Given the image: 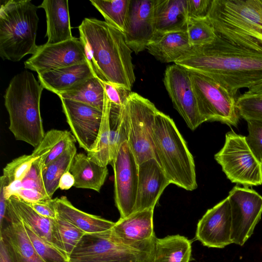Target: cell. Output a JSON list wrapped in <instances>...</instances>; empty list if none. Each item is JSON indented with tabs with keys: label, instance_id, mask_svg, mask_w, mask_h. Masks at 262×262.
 <instances>
[{
	"label": "cell",
	"instance_id": "obj_1",
	"mask_svg": "<svg viewBox=\"0 0 262 262\" xmlns=\"http://www.w3.org/2000/svg\"><path fill=\"white\" fill-rule=\"evenodd\" d=\"M174 63L210 78L235 96L241 89L262 83V52L244 48L217 35L208 44L192 48Z\"/></svg>",
	"mask_w": 262,
	"mask_h": 262
},
{
	"label": "cell",
	"instance_id": "obj_2",
	"mask_svg": "<svg viewBox=\"0 0 262 262\" xmlns=\"http://www.w3.org/2000/svg\"><path fill=\"white\" fill-rule=\"evenodd\" d=\"M78 30L97 76L103 82L131 90L136 80L133 51L123 33L105 21L91 18H85Z\"/></svg>",
	"mask_w": 262,
	"mask_h": 262
},
{
	"label": "cell",
	"instance_id": "obj_3",
	"mask_svg": "<svg viewBox=\"0 0 262 262\" xmlns=\"http://www.w3.org/2000/svg\"><path fill=\"white\" fill-rule=\"evenodd\" d=\"M207 18L217 36L262 52L261 0H212Z\"/></svg>",
	"mask_w": 262,
	"mask_h": 262
},
{
	"label": "cell",
	"instance_id": "obj_4",
	"mask_svg": "<svg viewBox=\"0 0 262 262\" xmlns=\"http://www.w3.org/2000/svg\"><path fill=\"white\" fill-rule=\"evenodd\" d=\"M43 88L27 70L15 75L6 89L5 105L9 114V129L15 139L36 148L45 137L40 111Z\"/></svg>",
	"mask_w": 262,
	"mask_h": 262
},
{
	"label": "cell",
	"instance_id": "obj_5",
	"mask_svg": "<svg viewBox=\"0 0 262 262\" xmlns=\"http://www.w3.org/2000/svg\"><path fill=\"white\" fill-rule=\"evenodd\" d=\"M152 144L154 158L170 183L186 190H195L198 184L193 158L173 120L159 110L153 126Z\"/></svg>",
	"mask_w": 262,
	"mask_h": 262
},
{
	"label": "cell",
	"instance_id": "obj_6",
	"mask_svg": "<svg viewBox=\"0 0 262 262\" xmlns=\"http://www.w3.org/2000/svg\"><path fill=\"white\" fill-rule=\"evenodd\" d=\"M38 8L30 0H9L1 5L0 55L3 60L18 61L35 53Z\"/></svg>",
	"mask_w": 262,
	"mask_h": 262
},
{
	"label": "cell",
	"instance_id": "obj_7",
	"mask_svg": "<svg viewBox=\"0 0 262 262\" xmlns=\"http://www.w3.org/2000/svg\"><path fill=\"white\" fill-rule=\"evenodd\" d=\"M122 108L127 125V142L139 165L154 158L152 133L159 110L150 100L132 92Z\"/></svg>",
	"mask_w": 262,
	"mask_h": 262
},
{
	"label": "cell",
	"instance_id": "obj_8",
	"mask_svg": "<svg viewBox=\"0 0 262 262\" xmlns=\"http://www.w3.org/2000/svg\"><path fill=\"white\" fill-rule=\"evenodd\" d=\"M214 159L232 183L247 187L262 184V163L249 148L245 136L233 130L228 132Z\"/></svg>",
	"mask_w": 262,
	"mask_h": 262
},
{
	"label": "cell",
	"instance_id": "obj_9",
	"mask_svg": "<svg viewBox=\"0 0 262 262\" xmlns=\"http://www.w3.org/2000/svg\"><path fill=\"white\" fill-rule=\"evenodd\" d=\"M188 71L204 121H219L237 127L239 115L236 107V96L210 78Z\"/></svg>",
	"mask_w": 262,
	"mask_h": 262
},
{
	"label": "cell",
	"instance_id": "obj_10",
	"mask_svg": "<svg viewBox=\"0 0 262 262\" xmlns=\"http://www.w3.org/2000/svg\"><path fill=\"white\" fill-rule=\"evenodd\" d=\"M153 254L116 241L110 230L85 233L71 254L69 260L79 262H152Z\"/></svg>",
	"mask_w": 262,
	"mask_h": 262
},
{
	"label": "cell",
	"instance_id": "obj_11",
	"mask_svg": "<svg viewBox=\"0 0 262 262\" xmlns=\"http://www.w3.org/2000/svg\"><path fill=\"white\" fill-rule=\"evenodd\" d=\"M231 208L232 243L243 246L261 219L262 196L247 186L234 187L227 196Z\"/></svg>",
	"mask_w": 262,
	"mask_h": 262
},
{
	"label": "cell",
	"instance_id": "obj_12",
	"mask_svg": "<svg viewBox=\"0 0 262 262\" xmlns=\"http://www.w3.org/2000/svg\"><path fill=\"white\" fill-rule=\"evenodd\" d=\"M114 174V199L120 218L134 212L137 193L139 165L127 141L110 163Z\"/></svg>",
	"mask_w": 262,
	"mask_h": 262
},
{
	"label": "cell",
	"instance_id": "obj_13",
	"mask_svg": "<svg viewBox=\"0 0 262 262\" xmlns=\"http://www.w3.org/2000/svg\"><path fill=\"white\" fill-rule=\"evenodd\" d=\"M164 84L174 107L193 130L204 122L199 112L189 71L176 64L165 70Z\"/></svg>",
	"mask_w": 262,
	"mask_h": 262
},
{
	"label": "cell",
	"instance_id": "obj_14",
	"mask_svg": "<svg viewBox=\"0 0 262 262\" xmlns=\"http://www.w3.org/2000/svg\"><path fill=\"white\" fill-rule=\"evenodd\" d=\"M84 46L80 38L72 39L55 44L38 46L25 62L26 69L37 74L55 70L89 61Z\"/></svg>",
	"mask_w": 262,
	"mask_h": 262
},
{
	"label": "cell",
	"instance_id": "obj_15",
	"mask_svg": "<svg viewBox=\"0 0 262 262\" xmlns=\"http://www.w3.org/2000/svg\"><path fill=\"white\" fill-rule=\"evenodd\" d=\"M154 208L120 218L110 229L117 242L140 251L152 254L156 238L154 229Z\"/></svg>",
	"mask_w": 262,
	"mask_h": 262
},
{
	"label": "cell",
	"instance_id": "obj_16",
	"mask_svg": "<svg viewBox=\"0 0 262 262\" xmlns=\"http://www.w3.org/2000/svg\"><path fill=\"white\" fill-rule=\"evenodd\" d=\"M63 112L80 147L88 152L94 145L100 128L103 112L82 102L60 98Z\"/></svg>",
	"mask_w": 262,
	"mask_h": 262
},
{
	"label": "cell",
	"instance_id": "obj_17",
	"mask_svg": "<svg viewBox=\"0 0 262 262\" xmlns=\"http://www.w3.org/2000/svg\"><path fill=\"white\" fill-rule=\"evenodd\" d=\"M232 219L227 197L209 209L199 221L195 238L209 248H223L232 243Z\"/></svg>",
	"mask_w": 262,
	"mask_h": 262
},
{
	"label": "cell",
	"instance_id": "obj_18",
	"mask_svg": "<svg viewBox=\"0 0 262 262\" xmlns=\"http://www.w3.org/2000/svg\"><path fill=\"white\" fill-rule=\"evenodd\" d=\"M155 3V0H130L123 34L136 54L146 49L154 38Z\"/></svg>",
	"mask_w": 262,
	"mask_h": 262
},
{
	"label": "cell",
	"instance_id": "obj_19",
	"mask_svg": "<svg viewBox=\"0 0 262 262\" xmlns=\"http://www.w3.org/2000/svg\"><path fill=\"white\" fill-rule=\"evenodd\" d=\"M8 223L0 231L12 262H45L33 247L24 224L10 201L7 200Z\"/></svg>",
	"mask_w": 262,
	"mask_h": 262
},
{
	"label": "cell",
	"instance_id": "obj_20",
	"mask_svg": "<svg viewBox=\"0 0 262 262\" xmlns=\"http://www.w3.org/2000/svg\"><path fill=\"white\" fill-rule=\"evenodd\" d=\"M170 184L169 180L155 159H148L140 164L134 212L154 208L163 191Z\"/></svg>",
	"mask_w": 262,
	"mask_h": 262
},
{
	"label": "cell",
	"instance_id": "obj_21",
	"mask_svg": "<svg viewBox=\"0 0 262 262\" xmlns=\"http://www.w3.org/2000/svg\"><path fill=\"white\" fill-rule=\"evenodd\" d=\"M8 200L28 227L39 237L67 256L60 239L56 219L53 220L40 215L27 202L17 196L12 195Z\"/></svg>",
	"mask_w": 262,
	"mask_h": 262
},
{
	"label": "cell",
	"instance_id": "obj_22",
	"mask_svg": "<svg viewBox=\"0 0 262 262\" xmlns=\"http://www.w3.org/2000/svg\"><path fill=\"white\" fill-rule=\"evenodd\" d=\"M188 19L186 0H155L153 39L165 33L186 31Z\"/></svg>",
	"mask_w": 262,
	"mask_h": 262
},
{
	"label": "cell",
	"instance_id": "obj_23",
	"mask_svg": "<svg viewBox=\"0 0 262 262\" xmlns=\"http://www.w3.org/2000/svg\"><path fill=\"white\" fill-rule=\"evenodd\" d=\"M97 76L90 61L38 74L43 89L58 95L81 81Z\"/></svg>",
	"mask_w": 262,
	"mask_h": 262
},
{
	"label": "cell",
	"instance_id": "obj_24",
	"mask_svg": "<svg viewBox=\"0 0 262 262\" xmlns=\"http://www.w3.org/2000/svg\"><path fill=\"white\" fill-rule=\"evenodd\" d=\"M38 7L43 8L46 14L47 43H57L74 37L68 0H44Z\"/></svg>",
	"mask_w": 262,
	"mask_h": 262
},
{
	"label": "cell",
	"instance_id": "obj_25",
	"mask_svg": "<svg viewBox=\"0 0 262 262\" xmlns=\"http://www.w3.org/2000/svg\"><path fill=\"white\" fill-rule=\"evenodd\" d=\"M57 215L71 223L85 233H94L111 229L115 223L83 212L74 206L65 196L56 198Z\"/></svg>",
	"mask_w": 262,
	"mask_h": 262
},
{
	"label": "cell",
	"instance_id": "obj_26",
	"mask_svg": "<svg viewBox=\"0 0 262 262\" xmlns=\"http://www.w3.org/2000/svg\"><path fill=\"white\" fill-rule=\"evenodd\" d=\"M192 48L187 31L169 32L154 39L147 46L148 52L161 62H175Z\"/></svg>",
	"mask_w": 262,
	"mask_h": 262
},
{
	"label": "cell",
	"instance_id": "obj_27",
	"mask_svg": "<svg viewBox=\"0 0 262 262\" xmlns=\"http://www.w3.org/2000/svg\"><path fill=\"white\" fill-rule=\"evenodd\" d=\"M69 171L75 179L74 187L100 192L108 174L107 166H101L84 153L76 154Z\"/></svg>",
	"mask_w": 262,
	"mask_h": 262
},
{
	"label": "cell",
	"instance_id": "obj_28",
	"mask_svg": "<svg viewBox=\"0 0 262 262\" xmlns=\"http://www.w3.org/2000/svg\"><path fill=\"white\" fill-rule=\"evenodd\" d=\"M191 256V242L184 236L177 234L155 239L152 262H189Z\"/></svg>",
	"mask_w": 262,
	"mask_h": 262
},
{
	"label": "cell",
	"instance_id": "obj_29",
	"mask_svg": "<svg viewBox=\"0 0 262 262\" xmlns=\"http://www.w3.org/2000/svg\"><path fill=\"white\" fill-rule=\"evenodd\" d=\"M57 95L60 98L85 103L102 111L103 109L105 99L103 81L97 76L86 79Z\"/></svg>",
	"mask_w": 262,
	"mask_h": 262
},
{
	"label": "cell",
	"instance_id": "obj_30",
	"mask_svg": "<svg viewBox=\"0 0 262 262\" xmlns=\"http://www.w3.org/2000/svg\"><path fill=\"white\" fill-rule=\"evenodd\" d=\"M76 154L77 148L75 143H74L60 156L44 167L42 171L43 181L47 194L50 199H52L54 193L59 188V182L61 176L70 170Z\"/></svg>",
	"mask_w": 262,
	"mask_h": 262
},
{
	"label": "cell",
	"instance_id": "obj_31",
	"mask_svg": "<svg viewBox=\"0 0 262 262\" xmlns=\"http://www.w3.org/2000/svg\"><path fill=\"white\" fill-rule=\"evenodd\" d=\"M110 102L105 94L104 104L102 111L103 116L99 132L96 142L87 156L96 164L101 166L110 164Z\"/></svg>",
	"mask_w": 262,
	"mask_h": 262
},
{
	"label": "cell",
	"instance_id": "obj_32",
	"mask_svg": "<svg viewBox=\"0 0 262 262\" xmlns=\"http://www.w3.org/2000/svg\"><path fill=\"white\" fill-rule=\"evenodd\" d=\"M105 21L124 32L130 0H90Z\"/></svg>",
	"mask_w": 262,
	"mask_h": 262
},
{
	"label": "cell",
	"instance_id": "obj_33",
	"mask_svg": "<svg viewBox=\"0 0 262 262\" xmlns=\"http://www.w3.org/2000/svg\"><path fill=\"white\" fill-rule=\"evenodd\" d=\"M110 164L116 156L121 144L127 141V129L122 105L117 106L110 102Z\"/></svg>",
	"mask_w": 262,
	"mask_h": 262
},
{
	"label": "cell",
	"instance_id": "obj_34",
	"mask_svg": "<svg viewBox=\"0 0 262 262\" xmlns=\"http://www.w3.org/2000/svg\"><path fill=\"white\" fill-rule=\"evenodd\" d=\"M186 31L192 48L200 47L208 44L216 36L207 17L188 18Z\"/></svg>",
	"mask_w": 262,
	"mask_h": 262
},
{
	"label": "cell",
	"instance_id": "obj_35",
	"mask_svg": "<svg viewBox=\"0 0 262 262\" xmlns=\"http://www.w3.org/2000/svg\"><path fill=\"white\" fill-rule=\"evenodd\" d=\"M24 224L33 247L45 262H69V259L64 254L39 237L24 223Z\"/></svg>",
	"mask_w": 262,
	"mask_h": 262
},
{
	"label": "cell",
	"instance_id": "obj_36",
	"mask_svg": "<svg viewBox=\"0 0 262 262\" xmlns=\"http://www.w3.org/2000/svg\"><path fill=\"white\" fill-rule=\"evenodd\" d=\"M236 107L239 116L246 121L262 120V95L244 93L237 97Z\"/></svg>",
	"mask_w": 262,
	"mask_h": 262
},
{
	"label": "cell",
	"instance_id": "obj_37",
	"mask_svg": "<svg viewBox=\"0 0 262 262\" xmlns=\"http://www.w3.org/2000/svg\"><path fill=\"white\" fill-rule=\"evenodd\" d=\"M37 158L32 154L24 155L8 163L3 168V174L8 185L15 182L21 181Z\"/></svg>",
	"mask_w": 262,
	"mask_h": 262
},
{
	"label": "cell",
	"instance_id": "obj_38",
	"mask_svg": "<svg viewBox=\"0 0 262 262\" xmlns=\"http://www.w3.org/2000/svg\"><path fill=\"white\" fill-rule=\"evenodd\" d=\"M56 222L63 250L69 259L72 251L85 233L58 215Z\"/></svg>",
	"mask_w": 262,
	"mask_h": 262
},
{
	"label": "cell",
	"instance_id": "obj_39",
	"mask_svg": "<svg viewBox=\"0 0 262 262\" xmlns=\"http://www.w3.org/2000/svg\"><path fill=\"white\" fill-rule=\"evenodd\" d=\"M248 135L245 137L248 145L257 159L262 163V120H248Z\"/></svg>",
	"mask_w": 262,
	"mask_h": 262
},
{
	"label": "cell",
	"instance_id": "obj_40",
	"mask_svg": "<svg viewBox=\"0 0 262 262\" xmlns=\"http://www.w3.org/2000/svg\"><path fill=\"white\" fill-rule=\"evenodd\" d=\"M105 94L113 104L121 106L132 92L127 88L110 82H103Z\"/></svg>",
	"mask_w": 262,
	"mask_h": 262
},
{
	"label": "cell",
	"instance_id": "obj_41",
	"mask_svg": "<svg viewBox=\"0 0 262 262\" xmlns=\"http://www.w3.org/2000/svg\"><path fill=\"white\" fill-rule=\"evenodd\" d=\"M211 2L212 0H186L188 18H206Z\"/></svg>",
	"mask_w": 262,
	"mask_h": 262
},
{
	"label": "cell",
	"instance_id": "obj_42",
	"mask_svg": "<svg viewBox=\"0 0 262 262\" xmlns=\"http://www.w3.org/2000/svg\"><path fill=\"white\" fill-rule=\"evenodd\" d=\"M56 198L33 203H28L40 215L56 220L57 213L55 208Z\"/></svg>",
	"mask_w": 262,
	"mask_h": 262
},
{
	"label": "cell",
	"instance_id": "obj_43",
	"mask_svg": "<svg viewBox=\"0 0 262 262\" xmlns=\"http://www.w3.org/2000/svg\"><path fill=\"white\" fill-rule=\"evenodd\" d=\"M14 195L28 203L37 202L52 199L37 190L25 188L20 189Z\"/></svg>",
	"mask_w": 262,
	"mask_h": 262
},
{
	"label": "cell",
	"instance_id": "obj_44",
	"mask_svg": "<svg viewBox=\"0 0 262 262\" xmlns=\"http://www.w3.org/2000/svg\"><path fill=\"white\" fill-rule=\"evenodd\" d=\"M6 184L8 185L7 182L2 175L0 178V231L3 228L4 220L6 217L7 200L6 199L4 193V187Z\"/></svg>",
	"mask_w": 262,
	"mask_h": 262
},
{
	"label": "cell",
	"instance_id": "obj_45",
	"mask_svg": "<svg viewBox=\"0 0 262 262\" xmlns=\"http://www.w3.org/2000/svg\"><path fill=\"white\" fill-rule=\"evenodd\" d=\"M75 179L69 171L65 172L60 178L59 182V188L62 190H67L74 186Z\"/></svg>",
	"mask_w": 262,
	"mask_h": 262
},
{
	"label": "cell",
	"instance_id": "obj_46",
	"mask_svg": "<svg viewBox=\"0 0 262 262\" xmlns=\"http://www.w3.org/2000/svg\"><path fill=\"white\" fill-rule=\"evenodd\" d=\"M0 262H12L6 245L0 238Z\"/></svg>",
	"mask_w": 262,
	"mask_h": 262
},
{
	"label": "cell",
	"instance_id": "obj_47",
	"mask_svg": "<svg viewBox=\"0 0 262 262\" xmlns=\"http://www.w3.org/2000/svg\"><path fill=\"white\" fill-rule=\"evenodd\" d=\"M244 93L246 94L262 95V83L248 89V91Z\"/></svg>",
	"mask_w": 262,
	"mask_h": 262
},
{
	"label": "cell",
	"instance_id": "obj_48",
	"mask_svg": "<svg viewBox=\"0 0 262 262\" xmlns=\"http://www.w3.org/2000/svg\"><path fill=\"white\" fill-rule=\"evenodd\" d=\"M69 262H79V261H74V260H69Z\"/></svg>",
	"mask_w": 262,
	"mask_h": 262
},
{
	"label": "cell",
	"instance_id": "obj_49",
	"mask_svg": "<svg viewBox=\"0 0 262 262\" xmlns=\"http://www.w3.org/2000/svg\"><path fill=\"white\" fill-rule=\"evenodd\" d=\"M261 1H262V0H261Z\"/></svg>",
	"mask_w": 262,
	"mask_h": 262
}]
</instances>
